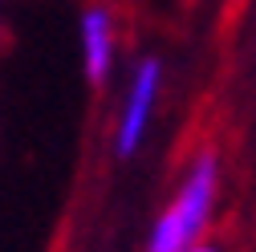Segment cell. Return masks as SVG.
<instances>
[{
  "mask_svg": "<svg viewBox=\"0 0 256 252\" xmlns=\"http://www.w3.org/2000/svg\"><path fill=\"white\" fill-rule=\"evenodd\" d=\"M220 192H224V159L216 146H200L179 171L171 200L150 220L142 252H191L196 244H204L216 220Z\"/></svg>",
  "mask_w": 256,
  "mask_h": 252,
  "instance_id": "1",
  "label": "cell"
},
{
  "mask_svg": "<svg viewBox=\"0 0 256 252\" xmlns=\"http://www.w3.org/2000/svg\"><path fill=\"white\" fill-rule=\"evenodd\" d=\"M163 86H167V70L158 57H138L130 66V78L122 86V102L114 114V134H110L118 159H134L146 146L158 106H163Z\"/></svg>",
  "mask_w": 256,
  "mask_h": 252,
  "instance_id": "2",
  "label": "cell"
},
{
  "mask_svg": "<svg viewBox=\"0 0 256 252\" xmlns=\"http://www.w3.org/2000/svg\"><path fill=\"white\" fill-rule=\"evenodd\" d=\"M78 53L90 86H106L118 61V16L110 4H86L78 16Z\"/></svg>",
  "mask_w": 256,
  "mask_h": 252,
  "instance_id": "3",
  "label": "cell"
},
{
  "mask_svg": "<svg viewBox=\"0 0 256 252\" xmlns=\"http://www.w3.org/2000/svg\"><path fill=\"white\" fill-rule=\"evenodd\" d=\"M191 252H228V248H224V244H216V240H204V244H196Z\"/></svg>",
  "mask_w": 256,
  "mask_h": 252,
  "instance_id": "4",
  "label": "cell"
},
{
  "mask_svg": "<svg viewBox=\"0 0 256 252\" xmlns=\"http://www.w3.org/2000/svg\"><path fill=\"white\" fill-rule=\"evenodd\" d=\"M252 16H256V0H252Z\"/></svg>",
  "mask_w": 256,
  "mask_h": 252,
  "instance_id": "5",
  "label": "cell"
}]
</instances>
